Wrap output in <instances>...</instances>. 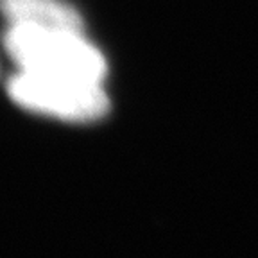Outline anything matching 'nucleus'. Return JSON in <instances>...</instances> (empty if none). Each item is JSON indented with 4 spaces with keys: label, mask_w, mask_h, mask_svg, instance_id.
I'll use <instances>...</instances> for the list:
<instances>
[{
    "label": "nucleus",
    "mask_w": 258,
    "mask_h": 258,
    "mask_svg": "<svg viewBox=\"0 0 258 258\" xmlns=\"http://www.w3.org/2000/svg\"><path fill=\"white\" fill-rule=\"evenodd\" d=\"M13 104L67 124H95L111 111L104 83L16 70L6 83Z\"/></svg>",
    "instance_id": "nucleus-2"
},
{
    "label": "nucleus",
    "mask_w": 258,
    "mask_h": 258,
    "mask_svg": "<svg viewBox=\"0 0 258 258\" xmlns=\"http://www.w3.org/2000/svg\"><path fill=\"white\" fill-rule=\"evenodd\" d=\"M0 13L9 25L85 31L81 11L67 0H0Z\"/></svg>",
    "instance_id": "nucleus-3"
},
{
    "label": "nucleus",
    "mask_w": 258,
    "mask_h": 258,
    "mask_svg": "<svg viewBox=\"0 0 258 258\" xmlns=\"http://www.w3.org/2000/svg\"><path fill=\"white\" fill-rule=\"evenodd\" d=\"M2 47L16 70L24 72L92 83H104L109 72L102 50L77 29L8 24Z\"/></svg>",
    "instance_id": "nucleus-1"
}]
</instances>
